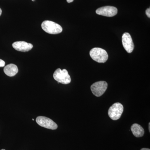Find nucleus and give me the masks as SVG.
I'll use <instances>...</instances> for the list:
<instances>
[{
  "label": "nucleus",
  "mask_w": 150,
  "mask_h": 150,
  "mask_svg": "<svg viewBox=\"0 0 150 150\" xmlns=\"http://www.w3.org/2000/svg\"><path fill=\"white\" fill-rule=\"evenodd\" d=\"M41 27L44 31L49 34H59L63 31V28L60 25L50 21L43 22Z\"/></svg>",
  "instance_id": "1"
},
{
  "label": "nucleus",
  "mask_w": 150,
  "mask_h": 150,
  "mask_svg": "<svg viewBox=\"0 0 150 150\" xmlns=\"http://www.w3.org/2000/svg\"><path fill=\"white\" fill-rule=\"evenodd\" d=\"M141 150H150L149 149H147V148H143Z\"/></svg>",
  "instance_id": "15"
},
{
  "label": "nucleus",
  "mask_w": 150,
  "mask_h": 150,
  "mask_svg": "<svg viewBox=\"0 0 150 150\" xmlns=\"http://www.w3.org/2000/svg\"><path fill=\"white\" fill-rule=\"evenodd\" d=\"M36 121L39 126L46 129L55 130L58 128V125L55 122L45 116H38L36 118Z\"/></svg>",
  "instance_id": "6"
},
{
  "label": "nucleus",
  "mask_w": 150,
  "mask_h": 150,
  "mask_svg": "<svg viewBox=\"0 0 150 150\" xmlns=\"http://www.w3.org/2000/svg\"><path fill=\"white\" fill-rule=\"evenodd\" d=\"M4 72L10 77L15 76L18 71V68L16 65L11 64L7 65L4 69Z\"/></svg>",
  "instance_id": "10"
},
{
  "label": "nucleus",
  "mask_w": 150,
  "mask_h": 150,
  "mask_svg": "<svg viewBox=\"0 0 150 150\" xmlns=\"http://www.w3.org/2000/svg\"><path fill=\"white\" fill-rule=\"evenodd\" d=\"M5 65V62L4 61L0 59V67H4Z\"/></svg>",
  "instance_id": "12"
},
{
  "label": "nucleus",
  "mask_w": 150,
  "mask_h": 150,
  "mask_svg": "<svg viewBox=\"0 0 150 150\" xmlns=\"http://www.w3.org/2000/svg\"><path fill=\"white\" fill-rule=\"evenodd\" d=\"M32 1H35V0H32Z\"/></svg>",
  "instance_id": "18"
},
{
  "label": "nucleus",
  "mask_w": 150,
  "mask_h": 150,
  "mask_svg": "<svg viewBox=\"0 0 150 150\" xmlns=\"http://www.w3.org/2000/svg\"><path fill=\"white\" fill-rule=\"evenodd\" d=\"M90 55L94 61L99 63H105L108 59L106 51L100 48H94L90 51Z\"/></svg>",
  "instance_id": "2"
},
{
  "label": "nucleus",
  "mask_w": 150,
  "mask_h": 150,
  "mask_svg": "<svg viewBox=\"0 0 150 150\" xmlns=\"http://www.w3.org/2000/svg\"><path fill=\"white\" fill-rule=\"evenodd\" d=\"M150 123H149V131H150Z\"/></svg>",
  "instance_id": "17"
},
{
  "label": "nucleus",
  "mask_w": 150,
  "mask_h": 150,
  "mask_svg": "<svg viewBox=\"0 0 150 150\" xmlns=\"http://www.w3.org/2000/svg\"><path fill=\"white\" fill-rule=\"evenodd\" d=\"M108 83L105 81L96 82L92 85L91 89L94 95L97 97L101 96L106 91Z\"/></svg>",
  "instance_id": "5"
},
{
  "label": "nucleus",
  "mask_w": 150,
  "mask_h": 150,
  "mask_svg": "<svg viewBox=\"0 0 150 150\" xmlns=\"http://www.w3.org/2000/svg\"><path fill=\"white\" fill-rule=\"evenodd\" d=\"M123 111V105L120 103H115L108 109V115L112 120L116 121L121 118Z\"/></svg>",
  "instance_id": "4"
},
{
  "label": "nucleus",
  "mask_w": 150,
  "mask_h": 150,
  "mask_svg": "<svg viewBox=\"0 0 150 150\" xmlns=\"http://www.w3.org/2000/svg\"><path fill=\"white\" fill-rule=\"evenodd\" d=\"M13 47L16 51L21 52H28L33 48L32 44L28 43L25 41H17L13 43Z\"/></svg>",
  "instance_id": "9"
},
{
  "label": "nucleus",
  "mask_w": 150,
  "mask_h": 150,
  "mask_svg": "<svg viewBox=\"0 0 150 150\" xmlns=\"http://www.w3.org/2000/svg\"><path fill=\"white\" fill-rule=\"evenodd\" d=\"M74 1V0H67V2L68 3H70Z\"/></svg>",
  "instance_id": "14"
},
{
  "label": "nucleus",
  "mask_w": 150,
  "mask_h": 150,
  "mask_svg": "<svg viewBox=\"0 0 150 150\" xmlns=\"http://www.w3.org/2000/svg\"><path fill=\"white\" fill-rule=\"evenodd\" d=\"M53 77L55 80L59 83L68 84L71 82V78L67 70L58 69L54 72Z\"/></svg>",
  "instance_id": "3"
},
{
  "label": "nucleus",
  "mask_w": 150,
  "mask_h": 150,
  "mask_svg": "<svg viewBox=\"0 0 150 150\" xmlns=\"http://www.w3.org/2000/svg\"><path fill=\"white\" fill-rule=\"evenodd\" d=\"M122 44L124 49L128 53H132L134 50V45L131 35L128 33H123L122 38Z\"/></svg>",
  "instance_id": "8"
},
{
  "label": "nucleus",
  "mask_w": 150,
  "mask_h": 150,
  "mask_svg": "<svg viewBox=\"0 0 150 150\" xmlns=\"http://www.w3.org/2000/svg\"><path fill=\"white\" fill-rule=\"evenodd\" d=\"M146 15L149 18H150V9L149 8L147 9L146 10Z\"/></svg>",
  "instance_id": "13"
},
{
  "label": "nucleus",
  "mask_w": 150,
  "mask_h": 150,
  "mask_svg": "<svg viewBox=\"0 0 150 150\" xmlns=\"http://www.w3.org/2000/svg\"><path fill=\"white\" fill-rule=\"evenodd\" d=\"M118 10L115 7L105 6L96 10V13L99 15L106 17H113L117 14Z\"/></svg>",
  "instance_id": "7"
},
{
  "label": "nucleus",
  "mask_w": 150,
  "mask_h": 150,
  "mask_svg": "<svg viewBox=\"0 0 150 150\" xmlns=\"http://www.w3.org/2000/svg\"><path fill=\"white\" fill-rule=\"evenodd\" d=\"M131 131L133 135L137 138L143 137L144 134V130L143 127L137 123H134L132 125Z\"/></svg>",
  "instance_id": "11"
},
{
  "label": "nucleus",
  "mask_w": 150,
  "mask_h": 150,
  "mask_svg": "<svg viewBox=\"0 0 150 150\" xmlns=\"http://www.w3.org/2000/svg\"><path fill=\"white\" fill-rule=\"evenodd\" d=\"M2 12V10L1 9V8H0V16H1V15Z\"/></svg>",
  "instance_id": "16"
},
{
  "label": "nucleus",
  "mask_w": 150,
  "mask_h": 150,
  "mask_svg": "<svg viewBox=\"0 0 150 150\" xmlns=\"http://www.w3.org/2000/svg\"><path fill=\"white\" fill-rule=\"evenodd\" d=\"M5 150V149H2V150Z\"/></svg>",
  "instance_id": "19"
}]
</instances>
